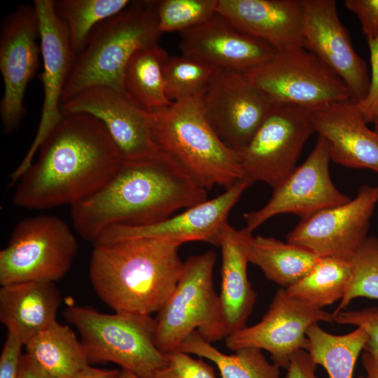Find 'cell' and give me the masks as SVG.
<instances>
[{
	"label": "cell",
	"instance_id": "1",
	"mask_svg": "<svg viewBox=\"0 0 378 378\" xmlns=\"http://www.w3.org/2000/svg\"><path fill=\"white\" fill-rule=\"evenodd\" d=\"M62 117L16 183L13 203L28 209L73 205L104 186L120 159L104 124L83 112Z\"/></svg>",
	"mask_w": 378,
	"mask_h": 378
},
{
	"label": "cell",
	"instance_id": "2",
	"mask_svg": "<svg viewBox=\"0 0 378 378\" xmlns=\"http://www.w3.org/2000/svg\"><path fill=\"white\" fill-rule=\"evenodd\" d=\"M206 197V190L160 150L148 158L120 160L104 186L71 206V216L78 235L94 243L110 227L156 223Z\"/></svg>",
	"mask_w": 378,
	"mask_h": 378
},
{
	"label": "cell",
	"instance_id": "3",
	"mask_svg": "<svg viewBox=\"0 0 378 378\" xmlns=\"http://www.w3.org/2000/svg\"><path fill=\"white\" fill-rule=\"evenodd\" d=\"M181 246L146 237L94 244L89 266L92 286L114 312L158 313L181 274Z\"/></svg>",
	"mask_w": 378,
	"mask_h": 378
},
{
	"label": "cell",
	"instance_id": "4",
	"mask_svg": "<svg viewBox=\"0 0 378 378\" xmlns=\"http://www.w3.org/2000/svg\"><path fill=\"white\" fill-rule=\"evenodd\" d=\"M203 90L153 112V137L160 149L202 188L227 189L244 178L240 158L209 122L202 107Z\"/></svg>",
	"mask_w": 378,
	"mask_h": 378
},
{
	"label": "cell",
	"instance_id": "5",
	"mask_svg": "<svg viewBox=\"0 0 378 378\" xmlns=\"http://www.w3.org/2000/svg\"><path fill=\"white\" fill-rule=\"evenodd\" d=\"M162 34L157 1H131L94 29L85 48L74 59L61 104L93 86L124 92L123 75L129 60L139 50L158 44Z\"/></svg>",
	"mask_w": 378,
	"mask_h": 378
},
{
	"label": "cell",
	"instance_id": "6",
	"mask_svg": "<svg viewBox=\"0 0 378 378\" xmlns=\"http://www.w3.org/2000/svg\"><path fill=\"white\" fill-rule=\"evenodd\" d=\"M64 316L79 332L90 364L111 362L140 378H155L167 363L155 344V320L150 315L108 314L70 305Z\"/></svg>",
	"mask_w": 378,
	"mask_h": 378
},
{
	"label": "cell",
	"instance_id": "7",
	"mask_svg": "<svg viewBox=\"0 0 378 378\" xmlns=\"http://www.w3.org/2000/svg\"><path fill=\"white\" fill-rule=\"evenodd\" d=\"M216 260L209 250L184 261L174 290L155 318V342L162 353L177 349L195 330L211 343L225 338L214 288Z\"/></svg>",
	"mask_w": 378,
	"mask_h": 378
},
{
	"label": "cell",
	"instance_id": "8",
	"mask_svg": "<svg viewBox=\"0 0 378 378\" xmlns=\"http://www.w3.org/2000/svg\"><path fill=\"white\" fill-rule=\"evenodd\" d=\"M78 248L76 238L59 218L43 214L24 218L0 251V284L55 282L69 272Z\"/></svg>",
	"mask_w": 378,
	"mask_h": 378
},
{
	"label": "cell",
	"instance_id": "9",
	"mask_svg": "<svg viewBox=\"0 0 378 378\" xmlns=\"http://www.w3.org/2000/svg\"><path fill=\"white\" fill-rule=\"evenodd\" d=\"M244 74L274 104L314 111L330 103L353 100L344 81L303 48L277 52Z\"/></svg>",
	"mask_w": 378,
	"mask_h": 378
},
{
	"label": "cell",
	"instance_id": "10",
	"mask_svg": "<svg viewBox=\"0 0 378 378\" xmlns=\"http://www.w3.org/2000/svg\"><path fill=\"white\" fill-rule=\"evenodd\" d=\"M315 132L312 111L274 104L248 144L239 152L244 178L273 188L296 167L302 148Z\"/></svg>",
	"mask_w": 378,
	"mask_h": 378
},
{
	"label": "cell",
	"instance_id": "11",
	"mask_svg": "<svg viewBox=\"0 0 378 378\" xmlns=\"http://www.w3.org/2000/svg\"><path fill=\"white\" fill-rule=\"evenodd\" d=\"M205 115L222 141L240 152L250 142L274 103L241 72L217 69L203 90Z\"/></svg>",
	"mask_w": 378,
	"mask_h": 378
},
{
	"label": "cell",
	"instance_id": "12",
	"mask_svg": "<svg viewBox=\"0 0 378 378\" xmlns=\"http://www.w3.org/2000/svg\"><path fill=\"white\" fill-rule=\"evenodd\" d=\"M334 319L333 312L292 298L280 288L262 319L226 337L225 346L233 351L244 347L264 349L273 363L286 369L295 352L307 349L309 327L319 322L333 323Z\"/></svg>",
	"mask_w": 378,
	"mask_h": 378
},
{
	"label": "cell",
	"instance_id": "13",
	"mask_svg": "<svg viewBox=\"0 0 378 378\" xmlns=\"http://www.w3.org/2000/svg\"><path fill=\"white\" fill-rule=\"evenodd\" d=\"M330 160V145L324 137L318 135L308 158L274 188L269 201L261 209L244 214L246 227L253 232L270 218L281 214H293L303 219L349 201L350 198L342 193L331 180Z\"/></svg>",
	"mask_w": 378,
	"mask_h": 378
},
{
	"label": "cell",
	"instance_id": "14",
	"mask_svg": "<svg viewBox=\"0 0 378 378\" xmlns=\"http://www.w3.org/2000/svg\"><path fill=\"white\" fill-rule=\"evenodd\" d=\"M377 203L378 186L363 185L354 199L301 219L288 233L286 241L318 257L351 258L368 237Z\"/></svg>",
	"mask_w": 378,
	"mask_h": 378
},
{
	"label": "cell",
	"instance_id": "15",
	"mask_svg": "<svg viewBox=\"0 0 378 378\" xmlns=\"http://www.w3.org/2000/svg\"><path fill=\"white\" fill-rule=\"evenodd\" d=\"M39 20L34 6H20L2 22L0 34V71L4 90L0 103L3 132H13L26 110V88L39 65Z\"/></svg>",
	"mask_w": 378,
	"mask_h": 378
},
{
	"label": "cell",
	"instance_id": "16",
	"mask_svg": "<svg viewBox=\"0 0 378 378\" xmlns=\"http://www.w3.org/2000/svg\"><path fill=\"white\" fill-rule=\"evenodd\" d=\"M60 108L98 118L114 142L120 160L142 159L160 150L153 137V113L141 108L124 92L93 86L61 104Z\"/></svg>",
	"mask_w": 378,
	"mask_h": 378
},
{
	"label": "cell",
	"instance_id": "17",
	"mask_svg": "<svg viewBox=\"0 0 378 378\" xmlns=\"http://www.w3.org/2000/svg\"><path fill=\"white\" fill-rule=\"evenodd\" d=\"M33 6L40 24L43 102L36 136L24 158L12 172L11 185H15L31 164L40 146L60 121L62 97L75 59L66 29L55 13L54 1L35 0Z\"/></svg>",
	"mask_w": 378,
	"mask_h": 378
},
{
	"label": "cell",
	"instance_id": "18",
	"mask_svg": "<svg viewBox=\"0 0 378 378\" xmlns=\"http://www.w3.org/2000/svg\"><path fill=\"white\" fill-rule=\"evenodd\" d=\"M303 36L308 49L346 85L357 102L368 92L370 78L365 62L355 51L338 16L335 0H300Z\"/></svg>",
	"mask_w": 378,
	"mask_h": 378
},
{
	"label": "cell",
	"instance_id": "19",
	"mask_svg": "<svg viewBox=\"0 0 378 378\" xmlns=\"http://www.w3.org/2000/svg\"><path fill=\"white\" fill-rule=\"evenodd\" d=\"M251 185L247 179H240L218 196L156 223L144 226L110 227L102 232L94 245L146 237L162 239L181 244L200 241L218 246L219 232L227 223L230 210Z\"/></svg>",
	"mask_w": 378,
	"mask_h": 378
},
{
	"label": "cell",
	"instance_id": "20",
	"mask_svg": "<svg viewBox=\"0 0 378 378\" xmlns=\"http://www.w3.org/2000/svg\"><path fill=\"white\" fill-rule=\"evenodd\" d=\"M180 38L183 55L216 69L244 74L277 52L265 41L238 31L217 13L207 21L181 32Z\"/></svg>",
	"mask_w": 378,
	"mask_h": 378
},
{
	"label": "cell",
	"instance_id": "21",
	"mask_svg": "<svg viewBox=\"0 0 378 378\" xmlns=\"http://www.w3.org/2000/svg\"><path fill=\"white\" fill-rule=\"evenodd\" d=\"M216 13L277 52L305 48L300 0H218Z\"/></svg>",
	"mask_w": 378,
	"mask_h": 378
},
{
	"label": "cell",
	"instance_id": "22",
	"mask_svg": "<svg viewBox=\"0 0 378 378\" xmlns=\"http://www.w3.org/2000/svg\"><path fill=\"white\" fill-rule=\"evenodd\" d=\"M312 113L315 132L330 145L331 160L378 173V133L369 128L354 101L330 103Z\"/></svg>",
	"mask_w": 378,
	"mask_h": 378
},
{
	"label": "cell",
	"instance_id": "23",
	"mask_svg": "<svg viewBox=\"0 0 378 378\" xmlns=\"http://www.w3.org/2000/svg\"><path fill=\"white\" fill-rule=\"evenodd\" d=\"M252 232L246 227L237 230L226 223L218 234L222 257L219 310L225 337L246 326L255 302L256 293L247 273Z\"/></svg>",
	"mask_w": 378,
	"mask_h": 378
},
{
	"label": "cell",
	"instance_id": "24",
	"mask_svg": "<svg viewBox=\"0 0 378 378\" xmlns=\"http://www.w3.org/2000/svg\"><path fill=\"white\" fill-rule=\"evenodd\" d=\"M61 302L55 282L4 285L0 288V321L6 328H14L24 345L56 320Z\"/></svg>",
	"mask_w": 378,
	"mask_h": 378
},
{
	"label": "cell",
	"instance_id": "25",
	"mask_svg": "<svg viewBox=\"0 0 378 378\" xmlns=\"http://www.w3.org/2000/svg\"><path fill=\"white\" fill-rule=\"evenodd\" d=\"M24 346L26 354L54 378H71L90 365L81 341L56 320Z\"/></svg>",
	"mask_w": 378,
	"mask_h": 378
},
{
	"label": "cell",
	"instance_id": "26",
	"mask_svg": "<svg viewBox=\"0 0 378 378\" xmlns=\"http://www.w3.org/2000/svg\"><path fill=\"white\" fill-rule=\"evenodd\" d=\"M169 56L158 44L136 51L123 75L126 95L141 108L153 113L169 106L164 92V71Z\"/></svg>",
	"mask_w": 378,
	"mask_h": 378
},
{
	"label": "cell",
	"instance_id": "27",
	"mask_svg": "<svg viewBox=\"0 0 378 378\" xmlns=\"http://www.w3.org/2000/svg\"><path fill=\"white\" fill-rule=\"evenodd\" d=\"M318 258L298 245L260 235L252 237L248 248L249 262L258 266L268 280L283 288L307 274Z\"/></svg>",
	"mask_w": 378,
	"mask_h": 378
},
{
	"label": "cell",
	"instance_id": "28",
	"mask_svg": "<svg viewBox=\"0 0 378 378\" xmlns=\"http://www.w3.org/2000/svg\"><path fill=\"white\" fill-rule=\"evenodd\" d=\"M351 274V258L319 257L307 274L285 290L289 296L323 309L342 300L350 283Z\"/></svg>",
	"mask_w": 378,
	"mask_h": 378
},
{
	"label": "cell",
	"instance_id": "29",
	"mask_svg": "<svg viewBox=\"0 0 378 378\" xmlns=\"http://www.w3.org/2000/svg\"><path fill=\"white\" fill-rule=\"evenodd\" d=\"M306 335V351L316 365L324 368L329 378H353L356 360L368 340L364 329L357 327L347 334L333 335L314 323Z\"/></svg>",
	"mask_w": 378,
	"mask_h": 378
},
{
	"label": "cell",
	"instance_id": "30",
	"mask_svg": "<svg viewBox=\"0 0 378 378\" xmlns=\"http://www.w3.org/2000/svg\"><path fill=\"white\" fill-rule=\"evenodd\" d=\"M214 363L221 378H281L280 368L267 361L262 350L244 347L226 354L206 341L195 330L177 349Z\"/></svg>",
	"mask_w": 378,
	"mask_h": 378
},
{
	"label": "cell",
	"instance_id": "31",
	"mask_svg": "<svg viewBox=\"0 0 378 378\" xmlns=\"http://www.w3.org/2000/svg\"><path fill=\"white\" fill-rule=\"evenodd\" d=\"M130 3L128 0L54 1L55 13L66 29L75 58L85 48L94 29L122 11Z\"/></svg>",
	"mask_w": 378,
	"mask_h": 378
},
{
	"label": "cell",
	"instance_id": "32",
	"mask_svg": "<svg viewBox=\"0 0 378 378\" xmlns=\"http://www.w3.org/2000/svg\"><path fill=\"white\" fill-rule=\"evenodd\" d=\"M216 69L183 55L169 57L164 71L167 98L174 102L200 92L208 85Z\"/></svg>",
	"mask_w": 378,
	"mask_h": 378
},
{
	"label": "cell",
	"instance_id": "33",
	"mask_svg": "<svg viewBox=\"0 0 378 378\" xmlns=\"http://www.w3.org/2000/svg\"><path fill=\"white\" fill-rule=\"evenodd\" d=\"M352 274L344 298L334 315L357 298L378 300V238L368 237L351 257Z\"/></svg>",
	"mask_w": 378,
	"mask_h": 378
},
{
	"label": "cell",
	"instance_id": "34",
	"mask_svg": "<svg viewBox=\"0 0 378 378\" xmlns=\"http://www.w3.org/2000/svg\"><path fill=\"white\" fill-rule=\"evenodd\" d=\"M217 6L218 0L157 1L159 29L162 33H181L209 20Z\"/></svg>",
	"mask_w": 378,
	"mask_h": 378
},
{
	"label": "cell",
	"instance_id": "35",
	"mask_svg": "<svg viewBox=\"0 0 378 378\" xmlns=\"http://www.w3.org/2000/svg\"><path fill=\"white\" fill-rule=\"evenodd\" d=\"M167 363L155 374V378H217L214 368L202 358L176 349L166 354Z\"/></svg>",
	"mask_w": 378,
	"mask_h": 378
},
{
	"label": "cell",
	"instance_id": "36",
	"mask_svg": "<svg viewBox=\"0 0 378 378\" xmlns=\"http://www.w3.org/2000/svg\"><path fill=\"white\" fill-rule=\"evenodd\" d=\"M334 322L364 329L368 333V340L363 351L378 356V307L357 311H342L335 315Z\"/></svg>",
	"mask_w": 378,
	"mask_h": 378
},
{
	"label": "cell",
	"instance_id": "37",
	"mask_svg": "<svg viewBox=\"0 0 378 378\" xmlns=\"http://www.w3.org/2000/svg\"><path fill=\"white\" fill-rule=\"evenodd\" d=\"M371 64V76L365 96L356 102L365 121L374 123L378 118V34L368 41Z\"/></svg>",
	"mask_w": 378,
	"mask_h": 378
},
{
	"label": "cell",
	"instance_id": "38",
	"mask_svg": "<svg viewBox=\"0 0 378 378\" xmlns=\"http://www.w3.org/2000/svg\"><path fill=\"white\" fill-rule=\"evenodd\" d=\"M23 346L18 332L13 328H8L0 356V378H18Z\"/></svg>",
	"mask_w": 378,
	"mask_h": 378
},
{
	"label": "cell",
	"instance_id": "39",
	"mask_svg": "<svg viewBox=\"0 0 378 378\" xmlns=\"http://www.w3.org/2000/svg\"><path fill=\"white\" fill-rule=\"evenodd\" d=\"M346 8L358 18L367 41L378 34V0H346Z\"/></svg>",
	"mask_w": 378,
	"mask_h": 378
},
{
	"label": "cell",
	"instance_id": "40",
	"mask_svg": "<svg viewBox=\"0 0 378 378\" xmlns=\"http://www.w3.org/2000/svg\"><path fill=\"white\" fill-rule=\"evenodd\" d=\"M316 366L307 351L300 350L291 356L286 378H318Z\"/></svg>",
	"mask_w": 378,
	"mask_h": 378
},
{
	"label": "cell",
	"instance_id": "41",
	"mask_svg": "<svg viewBox=\"0 0 378 378\" xmlns=\"http://www.w3.org/2000/svg\"><path fill=\"white\" fill-rule=\"evenodd\" d=\"M18 378H54L41 368L29 356L22 354Z\"/></svg>",
	"mask_w": 378,
	"mask_h": 378
},
{
	"label": "cell",
	"instance_id": "42",
	"mask_svg": "<svg viewBox=\"0 0 378 378\" xmlns=\"http://www.w3.org/2000/svg\"><path fill=\"white\" fill-rule=\"evenodd\" d=\"M120 373L119 370L97 368L89 365L71 378H119Z\"/></svg>",
	"mask_w": 378,
	"mask_h": 378
},
{
	"label": "cell",
	"instance_id": "43",
	"mask_svg": "<svg viewBox=\"0 0 378 378\" xmlns=\"http://www.w3.org/2000/svg\"><path fill=\"white\" fill-rule=\"evenodd\" d=\"M361 363L365 370V374L357 378H378V356L363 351Z\"/></svg>",
	"mask_w": 378,
	"mask_h": 378
},
{
	"label": "cell",
	"instance_id": "44",
	"mask_svg": "<svg viewBox=\"0 0 378 378\" xmlns=\"http://www.w3.org/2000/svg\"><path fill=\"white\" fill-rule=\"evenodd\" d=\"M119 378H140V377L132 372L121 369Z\"/></svg>",
	"mask_w": 378,
	"mask_h": 378
},
{
	"label": "cell",
	"instance_id": "45",
	"mask_svg": "<svg viewBox=\"0 0 378 378\" xmlns=\"http://www.w3.org/2000/svg\"><path fill=\"white\" fill-rule=\"evenodd\" d=\"M373 124L374 126V130L378 133V118L376 119Z\"/></svg>",
	"mask_w": 378,
	"mask_h": 378
}]
</instances>
